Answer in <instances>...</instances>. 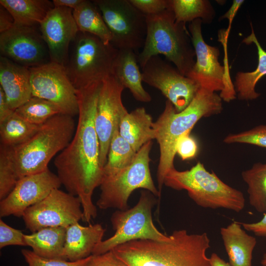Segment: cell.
Here are the masks:
<instances>
[{
	"label": "cell",
	"instance_id": "obj_1",
	"mask_svg": "<svg viewBox=\"0 0 266 266\" xmlns=\"http://www.w3.org/2000/svg\"><path fill=\"white\" fill-rule=\"evenodd\" d=\"M102 82L76 90L79 106L77 127L69 143L54 160L62 185L68 193L79 198L83 214L82 221L88 223L97 215L92 196L103 176L95 123Z\"/></svg>",
	"mask_w": 266,
	"mask_h": 266
},
{
	"label": "cell",
	"instance_id": "obj_2",
	"mask_svg": "<svg viewBox=\"0 0 266 266\" xmlns=\"http://www.w3.org/2000/svg\"><path fill=\"white\" fill-rule=\"evenodd\" d=\"M207 233L176 230L167 241L137 239L112 251L128 266H210L206 255L210 247Z\"/></svg>",
	"mask_w": 266,
	"mask_h": 266
},
{
	"label": "cell",
	"instance_id": "obj_3",
	"mask_svg": "<svg viewBox=\"0 0 266 266\" xmlns=\"http://www.w3.org/2000/svg\"><path fill=\"white\" fill-rule=\"evenodd\" d=\"M223 110L220 95L200 88L190 104L178 112L168 100L163 112L153 123L155 138L159 145L160 159L157 170L158 189L161 192L167 172L174 167L176 146L179 138L191 133L202 118L217 115Z\"/></svg>",
	"mask_w": 266,
	"mask_h": 266
},
{
	"label": "cell",
	"instance_id": "obj_4",
	"mask_svg": "<svg viewBox=\"0 0 266 266\" xmlns=\"http://www.w3.org/2000/svg\"><path fill=\"white\" fill-rule=\"evenodd\" d=\"M75 129L72 116L59 114L42 124L26 141L7 146L19 179L47 169L51 159L69 143Z\"/></svg>",
	"mask_w": 266,
	"mask_h": 266
},
{
	"label": "cell",
	"instance_id": "obj_5",
	"mask_svg": "<svg viewBox=\"0 0 266 266\" xmlns=\"http://www.w3.org/2000/svg\"><path fill=\"white\" fill-rule=\"evenodd\" d=\"M146 17L145 41L137 54L139 66L154 56L163 55L187 77L195 64L196 54L186 24L177 22L169 9Z\"/></svg>",
	"mask_w": 266,
	"mask_h": 266
},
{
	"label": "cell",
	"instance_id": "obj_6",
	"mask_svg": "<svg viewBox=\"0 0 266 266\" xmlns=\"http://www.w3.org/2000/svg\"><path fill=\"white\" fill-rule=\"evenodd\" d=\"M164 184L176 190H186L189 197L203 208L239 212L245 207L242 192L224 182L213 171H207L200 162L189 170L172 168L166 175Z\"/></svg>",
	"mask_w": 266,
	"mask_h": 266
},
{
	"label": "cell",
	"instance_id": "obj_7",
	"mask_svg": "<svg viewBox=\"0 0 266 266\" xmlns=\"http://www.w3.org/2000/svg\"><path fill=\"white\" fill-rule=\"evenodd\" d=\"M118 50L97 36L78 32L72 41L64 66L76 90L101 82L111 74Z\"/></svg>",
	"mask_w": 266,
	"mask_h": 266
},
{
	"label": "cell",
	"instance_id": "obj_8",
	"mask_svg": "<svg viewBox=\"0 0 266 266\" xmlns=\"http://www.w3.org/2000/svg\"><path fill=\"white\" fill-rule=\"evenodd\" d=\"M152 141L145 143L136 153L133 162L115 173L104 176L100 185V195L97 205L101 209H128V201L132 193L142 188L159 197L150 173V152Z\"/></svg>",
	"mask_w": 266,
	"mask_h": 266
},
{
	"label": "cell",
	"instance_id": "obj_9",
	"mask_svg": "<svg viewBox=\"0 0 266 266\" xmlns=\"http://www.w3.org/2000/svg\"><path fill=\"white\" fill-rule=\"evenodd\" d=\"M155 200L150 194L142 191L134 206L126 210H118L115 212L111 217L115 233L98 244L92 255H100L120 245L137 239L169 240L170 235L161 233L153 222L152 208Z\"/></svg>",
	"mask_w": 266,
	"mask_h": 266
},
{
	"label": "cell",
	"instance_id": "obj_10",
	"mask_svg": "<svg viewBox=\"0 0 266 266\" xmlns=\"http://www.w3.org/2000/svg\"><path fill=\"white\" fill-rule=\"evenodd\" d=\"M110 32V43L118 50H131L138 54L144 46L146 17L129 0H94Z\"/></svg>",
	"mask_w": 266,
	"mask_h": 266
},
{
	"label": "cell",
	"instance_id": "obj_11",
	"mask_svg": "<svg viewBox=\"0 0 266 266\" xmlns=\"http://www.w3.org/2000/svg\"><path fill=\"white\" fill-rule=\"evenodd\" d=\"M202 23L201 19H197L189 25L196 60L187 77L198 83L201 88L215 93L221 91L220 96L222 100L230 102L236 98L234 85L228 69L219 62V48L207 44L203 40Z\"/></svg>",
	"mask_w": 266,
	"mask_h": 266
},
{
	"label": "cell",
	"instance_id": "obj_12",
	"mask_svg": "<svg viewBox=\"0 0 266 266\" xmlns=\"http://www.w3.org/2000/svg\"><path fill=\"white\" fill-rule=\"evenodd\" d=\"M141 70L142 81L159 90L178 112L190 104L201 88L159 55L151 57Z\"/></svg>",
	"mask_w": 266,
	"mask_h": 266
},
{
	"label": "cell",
	"instance_id": "obj_13",
	"mask_svg": "<svg viewBox=\"0 0 266 266\" xmlns=\"http://www.w3.org/2000/svg\"><path fill=\"white\" fill-rule=\"evenodd\" d=\"M81 203L78 197L59 189L53 190L38 203L28 208L23 219L32 233L48 227H64L82 220Z\"/></svg>",
	"mask_w": 266,
	"mask_h": 266
},
{
	"label": "cell",
	"instance_id": "obj_14",
	"mask_svg": "<svg viewBox=\"0 0 266 266\" xmlns=\"http://www.w3.org/2000/svg\"><path fill=\"white\" fill-rule=\"evenodd\" d=\"M30 70L32 96L52 102L63 114L72 117L78 115L76 90L64 66L51 62Z\"/></svg>",
	"mask_w": 266,
	"mask_h": 266
},
{
	"label": "cell",
	"instance_id": "obj_15",
	"mask_svg": "<svg viewBox=\"0 0 266 266\" xmlns=\"http://www.w3.org/2000/svg\"><path fill=\"white\" fill-rule=\"evenodd\" d=\"M0 53L1 56L29 68L51 62L39 25L14 24L0 33Z\"/></svg>",
	"mask_w": 266,
	"mask_h": 266
},
{
	"label": "cell",
	"instance_id": "obj_16",
	"mask_svg": "<svg viewBox=\"0 0 266 266\" xmlns=\"http://www.w3.org/2000/svg\"><path fill=\"white\" fill-rule=\"evenodd\" d=\"M124 89L111 74L103 79L100 89L95 123L100 142V162L103 167L107 161L112 136L119 130L122 118L128 112L122 100Z\"/></svg>",
	"mask_w": 266,
	"mask_h": 266
},
{
	"label": "cell",
	"instance_id": "obj_17",
	"mask_svg": "<svg viewBox=\"0 0 266 266\" xmlns=\"http://www.w3.org/2000/svg\"><path fill=\"white\" fill-rule=\"evenodd\" d=\"M61 185L58 175L49 168L21 177L11 192L0 200V217H23L28 208L41 201Z\"/></svg>",
	"mask_w": 266,
	"mask_h": 266
},
{
	"label": "cell",
	"instance_id": "obj_18",
	"mask_svg": "<svg viewBox=\"0 0 266 266\" xmlns=\"http://www.w3.org/2000/svg\"><path fill=\"white\" fill-rule=\"evenodd\" d=\"M39 28L47 46L51 62L64 66L70 45L79 32L73 10L54 7L39 24Z\"/></svg>",
	"mask_w": 266,
	"mask_h": 266
},
{
	"label": "cell",
	"instance_id": "obj_19",
	"mask_svg": "<svg viewBox=\"0 0 266 266\" xmlns=\"http://www.w3.org/2000/svg\"><path fill=\"white\" fill-rule=\"evenodd\" d=\"M0 84L14 111L32 97L30 68L1 56Z\"/></svg>",
	"mask_w": 266,
	"mask_h": 266
},
{
	"label": "cell",
	"instance_id": "obj_20",
	"mask_svg": "<svg viewBox=\"0 0 266 266\" xmlns=\"http://www.w3.org/2000/svg\"><path fill=\"white\" fill-rule=\"evenodd\" d=\"M105 232L100 224L83 226L77 222L66 228L65 260L75 262L92 255L95 247L102 240Z\"/></svg>",
	"mask_w": 266,
	"mask_h": 266
},
{
	"label": "cell",
	"instance_id": "obj_21",
	"mask_svg": "<svg viewBox=\"0 0 266 266\" xmlns=\"http://www.w3.org/2000/svg\"><path fill=\"white\" fill-rule=\"evenodd\" d=\"M137 61V54L131 50H118L114 60L111 74L124 88H128L139 101L148 102L151 97L143 88L142 74Z\"/></svg>",
	"mask_w": 266,
	"mask_h": 266
},
{
	"label": "cell",
	"instance_id": "obj_22",
	"mask_svg": "<svg viewBox=\"0 0 266 266\" xmlns=\"http://www.w3.org/2000/svg\"><path fill=\"white\" fill-rule=\"evenodd\" d=\"M220 234L231 266H252L255 237L248 234L240 222L233 221L220 229Z\"/></svg>",
	"mask_w": 266,
	"mask_h": 266
},
{
	"label": "cell",
	"instance_id": "obj_23",
	"mask_svg": "<svg viewBox=\"0 0 266 266\" xmlns=\"http://www.w3.org/2000/svg\"><path fill=\"white\" fill-rule=\"evenodd\" d=\"M153 123L144 107H137L122 118L119 132L137 152L145 143L155 138Z\"/></svg>",
	"mask_w": 266,
	"mask_h": 266
},
{
	"label": "cell",
	"instance_id": "obj_24",
	"mask_svg": "<svg viewBox=\"0 0 266 266\" xmlns=\"http://www.w3.org/2000/svg\"><path fill=\"white\" fill-rule=\"evenodd\" d=\"M66 228L48 227L40 229L31 234H25L27 246L40 257L66 260L64 256Z\"/></svg>",
	"mask_w": 266,
	"mask_h": 266
},
{
	"label": "cell",
	"instance_id": "obj_25",
	"mask_svg": "<svg viewBox=\"0 0 266 266\" xmlns=\"http://www.w3.org/2000/svg\"><path fill=\"white\" fill-rule=\"evenodd\" d=\"M251 25V34L243 40L246 44L254 43L257 47L258 63L256 68L251 72H238L235 77L234 87L237 98L242 100H254L260 96L255 90L258 82L266 75V51L259 43Z\"/></svg>",
	"mask_w": 266,
	"mask_h": 266
},
{
	"label": "cell",
	"instance_id": "obj_26",
	"mask_svg": "<svg viewBox=\"0 0 266 266\" xmlns=\"http://www.w3.org/2000/svg\"><path fill=\"white\" fill-rule=\"evenodd\" d=\"M0 5L11 13L14 24L26 26L39 25L54 7L48 0H0Z\"/></svg>",
	"mask_w": 266,
	"mask_h": 266
},
{
	"label": "cell",
	"instance_id": "obj_27",
	"mask_svg": "<svg viewBox=\"0 0 266 266\" xmlns=\"http://www.w3.org/2000/svg\"><path fill=\"white\" fill-rule=\"evenodd\" d=\"M73 15L79 32L94 35L104 43H110V32L99 9L93 0H83L73 10Z\"/></svg>",
	"mask_w": 266,
	"mask_h": 266
},
{
	"label": "cell",
	"instance_id": "obj_28",
	"mask_svg": "<svg viewBox=\"0 0 266 266\" xmlns=\"http://www.w3.org/2000/svg\"><path fill=\"white\" fill-rule=\"evenodd\" d=\"M178 23L191 22L200 19L210 23L215 16L214 9L207 0H168V8Z\"/></svg>",
	"mask_w": 266,
	"mask_h": 266
},
{
	"label": "cell",
	"instance_id": "obj_29",
	"mask_svg": "<svg viewBox=\"0 0 266 266\" xmlns=\"http://www.w3.org/2000/svg\"><path fill=\"white\" fill-rule=\"evenodd\" d=\"M247 185L250 204L258 212H266V163H257L241 173Z\"/></svg>",
	"mask_w": 266,
	"mask_h": 266
},
{
	"label": "cell",
	"instance_id": "obj_30",
	"mask_svg": "<svg viewBox=\"0 0 266 266\" xmlns=\"http://www.w3.org/2000/svg\"><path fill=\"white\" fill-rule=\"evenodd\" d=\"M41 125L28 122L14 111L0 123V144L12 147L21 144L33 135Z\"/></svg>",
	"mask_w": 266,
	"mask_h": 266
},
{
	"label": "cell",
	"instance_id": "obj_31",
	"mask_svg": "<svg viewBox=\"0 0 266 266\" xmlns=\"http://www.w3.org/2000/svg\"><path fill=\"white\" fill-rule=\"evenodd\" d=\"M136 153L120 135L119 130H116L110 142L103 176L113 174L128 166L134 159Z\"/></svg>",
	"mask_w": 266,
	"mask_h": 266
},
{
	"label": "cell",
	"instance_id": "obj_32",
	"mask_svg": "<svg viewBox=\"0 0 266 266\" xmlns=\"http://www.w3.org/2000/svg\"><path fill=\"white\" fill-rule=\"evenodd\" d=\"M14 111L26 121L36 125H41L53 116L62 114L52 102L33 96Z\"/></svg>",
	"mask_w": 266,
	"mask_h": 266
},
{
	"label": "cell",
	"instance_id": "obj_33",
	"mask_svg": "<svg viewBox=\"0 0 266 266\" xmlns=\"http://www.w3.org/2000/svg\"><path fill=\"white\" fill-rule=\"evenodd\" d=\"M7 146L0 147V200L4 199L19 180Z\"/></svg>",
	"mask_w": 266,
	"mask_h": 266
},
{
	"label": "cell",
	"instance_id": "obj_34",
	"mask_svg": "<svg viewBox=\"0 0 266 266\" xmlns=\"http://www.w3.org/2000/svg\"><path fill=\"white\" fill-rule=\"evenodd\" d=\"M223 141L227 144L245 143L266 148V124L259 125L246 131L229 134Z\"/></svg>",
	"mask_w": 266,
	"mask_h": 266
},
{
	"label": "cell",
	"instance_id": "obj_35",
	"mask_svg": "<svg viewBox=\"0 0 266 266\" xmlns=\"http://www.w3.org/2000/svg\"><path fill=\"white\" fill-rule=\"evenodd\" d=\"M21 253L28 266H86L92 255L78 261L71 262L44 258L27 249H22Z\"/></svg>",
	"mask_w": 266,
	"mask_h": 266
},
{
	"label": "cell",
	"instance_id": "obj_36",
	"mask_svg": "<svg viewBox=\"0 0 266 266\" xmlns=\"http://www.w3.org/2000/svg\"><path fill=\"white\" fill-rule=\"evenodd\" d=\"M22 231L15 229L0 220V248L10 245L27 246Z\"/></svg>",
	"mask_w": 266,
	"mask_h": 266
},
{
	"label": "cell",
	"instance_id": "obj_37",
	"mask_svg": "<svg viewBox=\"0 0 266 266\" xmlns=\"http://www.w3.org/2000/svg\"><path fill=\"white\" fill-rule=\"evenodd\" d=\"M198 145L190 133H185L178 140L176 146V153L182 160H189L196 157L198 153Z\"/></svg>",
	"mask_w": 266,
	"mask_h": 266
},
{
	"label": "cell",
	"instance_id": "obj_38",
	"mask_svg": "<svg viewBox=\"0 0 266 266\" xmlns=\"http://www.w3.org/2000/svg\"><path fill=\"white\" fill-rule=\"evenodd\" d=\"M129 1L145 15L157 14L168 8V0H129Z\"/></svg>",
	"mask_w": 266,
	"mask_h": 266
},
{
	"label": "cell",
	"instance_id": "obj_39",
	"mask_svg": "<svg viewBox=\"0 0 266 266\" xmlns=\"http://www.w3.org/2000/svg\"><path fill=\"white\" fill-rule=\"evenodd\" d=\"M86 266H128L111 250L105 253L92 255Z\"/></svg>",
	"mask_w": 266,
	"mask_h": 266
},
{
	"label": "cell",
	"instance_id": "obj_40",
	"mask_svg": "<svg viewBox=\"0 0 266 266\" xmlns=\"http://www.w3.org/2000/svg\"><path fill=\"white\" fill-rule=\"evenodd\" d=\"M240 223L245 230L252 232L257 236L266 237V212L263 218L257 222Z\"/></svg>",
	"mask_w": 266,
	"mask_h": 266
},
{
	"label": "cell",
	"instance_id": "obj_41",
	"mask_svg": "<svg viewBox=\"0 0 266 266\" xmlns=\"http://www.w3.org/2000/svg\"><path fill=\"white\" fill-rule=\"evenodd\" d=\"M14 25V20L11 13L0 5V33L10 29Z\"/></svg>",
	"mask_w": 266,
	"mask_h": 266
},
{
	"label": "cell",
	"instance_id": "obj_42",
	"mask_svg": "<svg viewBox=\"0 0 266 266\" xmlns=\"http://www.w3.org/2000/svg\"><path fill=\"white\" fill-rule=\"evenodd\" d=\"M14 112L9 105L3 90L0 87V123L5 120Z\"/></svg>",
	"mask_w": 266,
	"mask_h": 266
},
{
	"label": "cell",
	"instance_id": "obj_43",
	"mask_svg": "<svg viewBox=\"0 0 266 266\" xmlns=\"http://www.w3.org/2000/svg\"><path fill=\"white\" fill-rule=\"evenodd\" d=\"M243 2L244 0H233V4L230 9L220 17V19H227L229 20L230 23H231L233 17L236 15L238 10Z\"/></svg>",
	"mask_w": 266,
	"mask_h": 266
},
{
	"label": "cell",
	"instance_id": "obj_44",
	"mask_svg": "<svg viewBox=\"0 0 266 266\" xmlns=\"http://www.w3.org/2000/svg\"><path fill=\"white\" fill-rule=\"evenodd\" d=\"M83 0H53L54 7H65L72 10L76 8Z\"/></svg>",
	"mask_w": 266,
	"mask_h": 266
},
{
	"label": "cell",
	"instance_id": "obj_45",
	"mask_svg": "<svg viewBox=\"0 0 266 266\" xmlns=\"http://www.w3.org/2000/svg\"><path fill=\"white\" fill-rule=\"evenodd\" d=\"M209 260L210 266H231L229 263L226 262L215 253L211 254Z\"/></svg>",
	"mask_w": 266,
	"mask_h": 266
},
{
	"label": "cell",
	"instance_id": "obj_46",
	"mask_svg": "<svg viewBox=\"0 0 266 266\" xmlns=\"http://www.w3.org/2000/svg\"><path fill=\"white\" fill-rule=\"evenodd\" d=\"M261 264L262 266H266V253H265L261 261Z\"/></svg>",
	"mask_w": 266,
	"mask_h": 266
}]
</instances>
